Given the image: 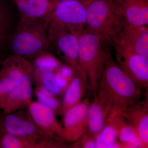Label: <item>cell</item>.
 <instances>
[{"label":"cell","instance_id":"obj_14","mask_svg":"<svg viewBox=\"0 0 148 148\" xmlns=\"http://www.w3.org/2000/svg\"><path fill=\"white\" fill-rule=\"evenodd\" d=\"M13 113L0 116V131L18 138L35 141L42 140L33 122Z\"/></svg>","mask_w":148,"mask_h":148},{"label":"cell","instance_id":"obj_29","mask_svg":"<svg viewBox=\"0 0 148 148\" xmlns=\"http://www.w3.org/2000/svg\"><path fill=\"white\" fill-rule=\"evenodd\" d=\"M48 1H56V0H48Z\"/></svg>","mask_w":148,"mask_h":148},{"label":"cell","instance_id":"obj_4","mask_svg":"<svg viewBox=\"0 0 148 148\" xmlns=\"http://www.w3.org/2000/svg\"><path fill=\"white\" fill-rule=\"evenodd\" d=\"M86 8V28L112 41L115 26L122 15L115 0H81Z\"/></svg>","mask_w":148,"mask_h":148},{"label":"cell","instance_id":"obj_3","mask_svg":"<svg viewBox=\"0 0 148 148\" xmlns=\"http://www.w3.org/2000/svg\"><path fill=\"white\" fill-rule=\"evenodd\" d=\"M50 21L20 17L10 40L9 50L11 54L27 59L47 51V30Z\"/></svg>","mask_w":148,"mask_h":148},{"label":"cell","instance_id":"obj_22","mask_svg":"<svg viewBox=\"0 0 148 148\" xmlns=\"http://www.w3.org/2000/svg\"><path fill=\"white\" fill-rule=\"evenodd\" d=\"M33 74L37 84L44 86L54 95H57L62 93L57 84L54 71L34 68Z\"/></svg>","mask_w":148,"mask_h":148},{"label":"cell","instance_id":"obj_15","mask_svg":"<svg viewBox=\"0 0 148 148\" xmlns=\"http://www.w3.org/2000/svg\"><path fill=\"white\" fill-rule=\"evenodd\" d=\"M33 73L26 74L21 82L8 94L0 104V109L4 113H12L19 109L28 107L32 103L33 89L31 77Z\"/></svg>","mask_w":148,"mask_h":148},{"label":"cell","instance_id":"obj_13","mask_svg":"<svg viewBox=\"0 0 148 148\" xmlns=\"http://www.w3.org/2000/svg\"><path fill=\"white\" fill-rule=\"evenodd\" d=\"M11 0H0V58L9 50L11 37L20 20V14Z\"/></svg>","mask_w":148,"mask_h":148},{"label":"cell","instance_id":"obj_25","mask_svg":"<svg viewBox=\"0 0 148 148\" xmlns=\"http://www.w3.org/2000/svg\"><path fill=\"white\" fill-rule=\"evenodd\" d=\"M95 143L96 138L86 130L78 141L73 143L75 145L73 146L80 148H95Z\"/></svg>","mask_w":148,"mask_h":148},{"label":"cell","instance_id":"obj_2","mask_svg":"<svg viewBox=\"0 0 148 148\" xmlns=\"http://www.w3.org/2000/svg\"><path fill=\"white\" fill-rule=\"evenodd\" d=\"M78 36L79 49L77 72L88 82L91 91L95 93L106 62L111 56L110 48L112 42L108 37L90 31L86 27Z\"/></svg>","mask_w":148,"mask_h":148},{"label":"cell","instance_id":"obj_16","mask_svg":"<svg viewBox=\"0 0 148 148\" xmlns=\"http://www.w3.org/2000/svg\"><path fill=\"white\" fill-rule=\"evenodd\" d=\"M20 17L50 20L53 17L56 1L48 0H14Z\"/></svg>","mask_w":148,"mask_h":148},{"label":"cell","instance_id":"obj_11","mask_svg":"<svg viewBox=\"0 0 148 148\" xmlns=\"http://www.w3.org/2000/svg\"><path fill=\"white\" fill-rule=\"evenodd\" d=\"M89 103L88 98H85L64 114V126L61 134L63 141L73 144L86 132Z\"/></svg>","mask_w":148,"mask_h":148},{"label":"cell","instance_id":"obj_12","mask_svg":"<svg viewBox=\"0 0 148 148\" xmlns=\"http://www.w3.org/2000/svg\"><path fill=\"white\" fill-rule=\"evenodd\" d=\"M127 123L132 127L142 144L148 146V100L147 95L142 101L128 106L122 112Z\"/></svg>","mask_w":148,"mask_h":148},{"label":"cell","instance_id":"obj_28","mask_svg":"<svg viewBox=\"0 0 148 148\" xmlns=\"http://www.w3.org/2000/svg\"><path fill=\"white\" fill-rule=\"evenodd\" d=\"M3 132L1 131H0V138H1V136Z\"/></svg>","mask_w":148,"mask_h":148},{"label":"cell","instance_id":"obj_24","mask_svg":"<svg viewBox=\"0 0 148 148\" xmlns=\"http://www.w3.org/2000/svg\"><path fill=\"white\" fill-rule=\"evenodd\" d=\"M35 58L33 65L34 68L54 72L61 66L57 58L48 51L42 52Z\"/></svg>","mask_w":148,"mask_h":148},{"label":"cell","instance_id":"obj_20","mask_svg":"<svg viewBox=\"0 0 148 148\" xmlns=\"http://www.w3.org/2000/svg\"><path fill=\"white\" fill-rule=\"evenodd\" d=\"M107 115L106 110L95 95L89 103L88 110L87 130L96 138L103 129Z\"/></svg>","mask_w":148,"mask_h":148},{"label":"cell","instance_id":"obj_27","mask_svg":"<svg viewBox=\"0 0 148 148\" xmlns=\"http://www.w3.org/2000/svg\"><path fill=\"white\" fill-rule=\"evenodd\" d=\"M57 70L59 71L61 75L70 82L75 74L71 68L68 65L61 66Z\"/></svg>","mask_w":148,"mask_h":148},{"label":"cell","instance_id":"obj_7","mask_svg":"<svg viewBox=\"0 0 148 148\" xmlns=\"http://www.w3.org/2000/svg\"><path fill=\"white\" fill-rule=\"evenodd\" d=\"M34 70L33 64L27 58L11 54L1 61L0 104L25 75Z\"/></svg>","mask_w":148,"mask_h":148},{"label":"cell","instance_id":"obj_9","mask_svg":"<svg viewBox=\"0 0 148 148\" xmlns=\"http://www.w3.org/2000/svg\"><path fill=\"white\" fill-rule=\"evenodd\" d=\"M116 58L125 73L143 89L148 87V58L114 46Z\"/></svg>","mask_w":148,"mask_h":148},{"label":"cell","instance_id":"obj_19","mask_svg":"<svg viewBox=\"0 0 148 148\" xmlns=\"http://www.w3.org/2000/svg\"><path fill=\"white\" fill-rule=\"evenodd\" d=\"M87 82L79 72L75 73L65 92L61 113L62 115L70 109L80 103L84 94Z\"/></svg>","mask_w":148,"mask_h":148},{"label":"cell","instance_id":"obj_21","mask_svg":"<svg viewBox=\"0 0 148 148\" xmlns=\"http://www.w3.org/2000/svg\"><path fill=\"white\" fill-rule=\"evenodd\" d=\"M61 147L58 143L46 140L35 141L3 133L0 138V148H51Z\"/></svg>","mask_w":148,"mask_h":148},{"label":"cell","instance_id":"obj_5","mask_svg":"<svg viewBox=\"0 0 148 148\" xmlns=\"http://www.w3.org/2000/svg\"><path fill=\"white\" fill-rule=\"evenodd\" d=\"M49 49L53 48L63 56L74 73L78 71V35L68 30L52 17L47 30Z\"/></svg>","mask_w":148,"mask_h":148},{"label":"cell","instance_id":"obj_18","mask_svg":"<svg viewBox=\"0 0 148 148\" xmlns=\"http://www.w3.org/2000/svg\"><path fill=\"white\" fill-rule=\"evenodd\" d=\"M121 114V111L111 110L103 129L96 137L95 148H111L118 141L119 124Z\"/></svg>","mask_w":148,"mask_h":148},{"label":"cell","instance_id":"obj_8","mask_svg":"<svg viewBox=\"0 0 148 148\" xmlns=\"http://www.w3.org/2000/svg\"><path fill=\"white\" fill-rule=\"evenodd\" d=\"M28 108L29 117L36 127L41 139L61 143L63 127L56 119L54 111L38 101L32 102Z\"/></svg>","mask_w":148,"mask_h":148},{"label":"cell","instance_id":"obj_30","mask_svg":"<svg viewBox=\"0 0 148 148\" xmlns=\"http://www.w3.org/2000/svg\"><path fill=\"white\" fill-rule=\"evenodd\" d=\"M11 1H14V0H11Z\"/></svg>","mask_w":148,"mask_h":148},{"label":"cell","instance_id":"obj_17","mask_svg":"<svg viewBox=\"0 0 148 148\" xmlns=\"http://www.w3.org/2000/svg\"><path fill=\"white\" fill-rule=\"evenodd\" d=\"M122 15L135 27H148V0H115Z\"/></svg>","mask_w":148,"mask_h":148},{"label":"cell","instance_id":"obj_26","mask_svg":"<svg viewBox=\"0 0 148 148\" xmlns=\"http://www.w3.org/2000/svg\"><path fill=\"white\" fill-rule=\"evenodd\" d=\"M54 73L57 84L61 89V92L63 93L68 87L70 82L61 75L58 70H56Z\"/></svg>","mask_w":148,"mask_h":148},{"label":"cell","instance_id":"obj_23","mask_svg":"<svg viewBox=\"0 0 148 148\" xmlns=\"http://www.w3.org/2000/svg\"><path fill=\"white\" fill-rule=\"evenodd\" d=\"M35 94L38 102L52 109L54 112L61 111V104L56 95L41 85L37 84Z\"/></svg>","mask_w":148,"mask_h":148},{"label":"cell","instance_id":"obj_1","mask_svg":"<svg viewBox=\"0 0 148 148\" xmlns=\"http://www.w3.org/2000/svg\"><path fill=\"white\" fill-rule=\"evenodd\" d=\"M143 89L129 77L111 56L94 93L106 110L107 116L112 110L122 112L140 101Z\"/></svg>","mask_w":148,"mask_h":148},{"label":"cell","instance_id":"obj_10","mask_svg":"<svg viewBox=\"0 0 148 148\" xmlns=\"http://www.w3.org/2000/svg\"><path fill=\"white\" fill-rule=\"evenodd\" d=\"M86 8L81 0L56 2L53 17L77 35L86 27Z\"/></svg>","mask_w":148,"mask_h":148},{"label":"cell","instance_id":"obj_6","mask_svg":"<svg viewBox=\"0 0 148 148\" xmlns=\"http://www.w3.org/2000/svg\"><path fill=\"white\" fill-rule=\"evenodd\" d=\"M112 40L114 46L148 58V27L132 26L121 15L115 26Z\"/></svg>","mask_w":148,"mask_h":148}]
</instances>
